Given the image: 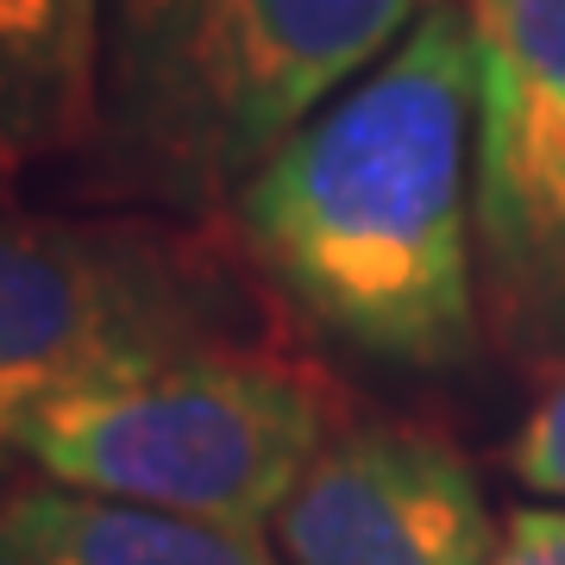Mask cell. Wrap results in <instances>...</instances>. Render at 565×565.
Here are the masks:
<instances>
[{
	"mask_svg": "<svg viewBox=\"0 0 565 565\" xmlns=\"http://www.w3.org/2000/svg\"><path fill=\"white\" fill-rule=\"evenodd\" d=\"M478 25L434 0L384 63L252 170L226 239L315 333L396 371H452L478 340L471 282Z\"/></svg>",
	"mask_w": 565,
	"mask_h": 565,
	"instance_id": "cell-1",
	"label": "cell"
},
{
	"mask_svg": "<svg viewBox=\"0 0 565 565\" xmlns=\"http://www.w3.org/2000/svg\"><path fill=\"white\" fill-rule=\"evenodd\" d=\"M415 0H107L95 182L226 221L252 170L415 25Z\"/></svg>",
	"mask_w": 565,
	"mask_h": 565,
	"instance_id": "cell-2",
	"label": "cell"
},
{
	"mask_svg": "<svg viewBox=\"0 0 565 565\" xmlns=\"http://www.w3.org/2000/svg\"><path fill=\"white\" fill-rule=\"evenodd\" d=\"M340 422L345 390L321 364L282 345H202L39 408L20 465L114 503L264 527Z\"/></svg>",
	"mask_w": 565,
	"mask_h": 565,
	"instance_id": "cell-3",
	"label": "cell"
},
{
	"mask_svg": "<svg viewBox=\"0 0 565 565\" xmlns=\"http://www.w3.org/2000/svg\"><path fill=\"white\" fill-rule=\"evenodd\" d=\"M258 333V277L207 221L0 207V484L39 408L202 345H264Z\"/></svg>",
	"mask_w": 565,
	"mask_h": 565,
	"instance_id": "cell-4",
	"label": "cell"
},
{
	"mask_svg": "<svg viewBox=\"0 0 565 565\" xmlns=\"http://www.w3.org/2000/svg\"><path fill=\"white\" fill-rule=\"evenodd\" d=\"M478 25V233L527 352L565 345V0H465Z\"/></svg>",
	"mask_w": 565,
	"mask_h": 565,
	"instance_id": "cell-5",
	"label": "cell"
},
{
	"mask_svg": "<svg viewBox=\"0 0 565 565\" xmlns=\"http://www.w3.org/2000/svg\"><path fill=\"white\" fill-rule=\"evenodd\" d=\"M282 565H484L490 503L459 446L415 422H340L277 509Z\"/></svg>",
	"mask_w": 565,
	"mask_h": 565,
	"instance_id": "cell-6",
	"label": "cell"
},
{
	"mask_svg": "<svg viewBox=\"0 0 565 565\" xmlns=\"http://www.w3.org/2000/svg\"><path fill=\"white\" fill-rule=\"evenodd\" d=\"M107 0H0V163L88 158Z\"/></svg>",
	"mask_w": 565,
	"mask_h": 565,
	"instance_id": "cell-7",
	"label": "cell"
},
{
	"mask_svg": "<svg viewBox=\"0 0 565 565\" xmlns=\"http://www.w3.org/2000/svg\"><path fill=\"white\" fill-rule=\"evenodd\" d=\"M0 565H282L258 527L189 522L70 484H0Z\"/></svg>",
	"mask_w": 565,
	"mask_h": 565,
	"instance_id": "cell-8",
	"label": "cell"
},
{
	"mask_svg": "<svg viewBox=\"0 0 565 565\" xmlns=\"http://www.w3.org/2000/svg\"><path fill=\"white\" fill-rule=\"evenodd\" d=\"M509 465L527 490L541 497H565V359L553 364V377L541 384L534 408H527L522 434L509 446Z\"/></svg>",
	"mask_w": 565,
	"mask_h": 565,
	"instance_id": "cell-9",
	"label": "cell"
},
{
	"mask_svg": "<svg viewBox=\"0 0 565 565\" xmlns=\"http://www.w3.org/2000/svg\"><path fill=\"white\" fill-rule=\"evenodd\" d=\"M484 565H565V509H515Z\"/></svg>",
	"mask_w": 565,
	"mask_h": 565,
	"instance_id": "cell-10",
	"label": "cell"
},
{
	"mask_svg": "<svg viewBox=\"0 0 565 565\" xmlns=\"http://www.w3.org/2000/svg\"><path fill=\"white\" fill-rule=\"evenodd\" d=\"M0 177H7V163H0Z\"/></svg>",
	"mask_w": 565,
	"mask_h": 565,
	"instance_id": "cell-11",
	"label": "cell"
}]
</instances>
